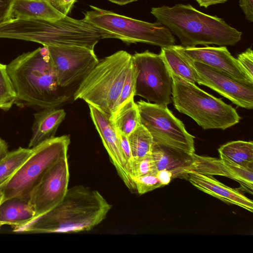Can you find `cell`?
Segmentation results:
<instances>
[{"instance_id":"obj_1","label":"cell","mask_w":253,"mask_h":253,"mask_svg":"<svg viewBox=\"0 0 253 253\" xmlns=\"http://www.w3.org/2000/svg\"><path fill=\"white\" fill-rule=\"evenodd\" d=\"M6 66L16 94L15 104L43 110L74 100L76 90L58 85L46 46L22 53Z\"/></svg>"},{"instance_id":"obj_2","label":"cell","mask_w":253,"mask_h":253,"mask_svg":"<svg viewBox=\"0 0 253 253\" xmlns=\"http://www.w3.org/2000/svg\"><path fill=\"white\" fill-rule=\"evenodd\" d=\"M112 208L96 190L83 185L68 188L62 201L14 232L76 233L100 224Z\"/></svg>"},{"instance_id":"obj_3","label":"cell","mask_w":253,"mask_h":253,"mask_svg":"<svg viewBox=\"0 0 253 253\" xmlns=\"http://www.w3.org/2000/svg\"><path fill=\"white\" fill-rule=\"evenodd\" d=\"M151 13L178 38L184 46L234 45L242 38V33L223 19L204 13L190 4L152 7Z\"/></svg>"},{"instance_id":"obj_4","label":"cell","mask_w":253,"mask_h":253,"mask_svg":"<svg viewBox=\"0 0 253 253\" xmlns=\"http://www.w3.org/2000/svg\"><path fill=\"white\" fill-rule=\"evenodd\" d=\"M103 34L82 20L67 15L55 21L10 19L0 23V38L21 40L43 46H79L93 50Z\"/></svg>"},{"instance_id":"obj_5","label":"cell","mask_w":253,"mask_h":253,"mask_svg":"<svg viewBox=\"0 0 253 253\" xmlns=\"http://www.w3.org/2000/svg\"><path fill=\"white\" fill-rule=\"evenodd\" d=\"M131 62L132 55L124 50L99 60L78 86L74 100L82 99L111 118Z\"/></svg>"},{"instance_id":"obj_6","label":"cell","mask_w":253,"mask_h":253,"mask_svg":"<svg viewBox=\"0 0 253 253\" xmlns=\"http://www.w3.org/2000/svg\"><path fill=\"white\" fill-rule=\"evenodd\" d=\"M170 72L172 100L179 112L191 117L204 129L225 130L239 122L241 117L232 106Z\"/></svg>"},{"instance_id":"obj_7","label":"cell","mask_w":253,"mask_h":253,"mask_svg":"<svg viewBox=\"0 0 253 253\" xmlns=\"http://www.w3.org/2000/svg\"><path fill=\"white\" fill-rule=\"evenodd\" d=\"M84 20L99 29L102 39H118L128 44L142 42L161 47L175 45L170 31L161 23L135 19L90 5Z\"/></svg>"},{"instance_id":"obj_8","label":"cell","mask_w":253,"mask_h":253,"mask_svg":"<svg viewBox=\"0 0 253 253\" xmlns=\"http://www.w3.org/2000/svg\"><path fill=\"white\" fill-rule=\"evenodd\" d=\"M70 143L68 135L54 137L32 148L33 152L15 173L0 186L3 200L14 197L29 200L31 194L48 169L67 156Z\"/></svg>"},{"instance_id":"obj_9","label":"cell","mask_w":253,"mask_h":253,"mask_svg":"<svg viewBox=\"0 0 253 253\" xmlns=\"http://www.w3.org/2000/svg\"><path fill=\"white\" fill-rule=\"evenodd\" d=\"M140 124L151 134L153 143L171 147L189 154L195 152L194 136L167 106L140 100L136 103Z\"/></svg>"},{"instance_id":"obj_10","label":"cell","mask_w":253,"mask_h":253,"mask_svg":"<svg viewBox=\"0 0 253 253\" xmlns=\"http://www.w3.org/2000/svg\"><path fill=\"white\" fill-rule=\"evenodd\" d=\"M136 72L134 96L167 106L171 102L172 79L162 55L149 50L132 55Z\"/></svg>"},{"instance_id":"obj_11","label":"cell","mask_w":253,"mask_h":253,"mask_svg":"<svg viewBox=\"0 0 253 253\" xmlns=\"http://www.w3.org/2000/svg\"><path fill=\"white\" fill-rule=\"evenodd\" d=\"M58 85L76 90L98 63L94 50L79 46L47 45Z\"/></svg>"},{"instance_id":"obj_12","label":"cell","mask_w":253,"mask_h":253,"mask_svg":"<svg viewBox=\"0 0 253 253\" xmlns=\"http://www.w3.org/2000/svg\"><path fill=\"white\" fill-rule=\"evenodd\" d=\"M69 176L67 156L58 160L46 171L30 196L34 219L62 201L68 189Z\"/></svg>"},{"instance_id":"obj_13","label":"cell","mask_w":253,"mask_h":253,"mask_svg":"<svg viewBox=\"0 0 253 253\" xmlns=\"http://www.w3.org/2000/svg\"><path fill=\"white\" fill-rule=\"evenodd\" d=\"M187 61L195 70L198 84L210 87L239 107L253 108V84L242 82L202 63Z\"/></svg>"},{"instance_id":"obj_14","label":"cell","mask_w":253,"mask_h":253,"mask_svg":"<svg viewBox=\"0 0 253 253\" xmlns=\"http://www.w3.org/2000/svg\"><path fill=\"white\" fill-rule=\"evenodd\" d=\"M173 46L187 61L202 63L242 82L253 84V80L249 77L225 46L197 47L174 45Z\"/></svg>"},{"instance_id":"obj_15","label":"cell","mask_w":253,"mask_h":253,"mask_svg":"<svg viewBox=\"0 0 253 253\" xmlns=\"http://www.w3.org/2000/svg\"><path fill=\"white\" fill-rule=\"evenodd\" d=\"M220 158L199 156L193 154L192 161L185 173L195 172L207 175H220L238 182L251 193H253V170L239 165L219 155Z\"/></svg>"},{"instance_id":"obj_16","label":"cell","mask_w":253,"mask_h":253,"mask_svg":"<svg viewBox=\"0 0 253 253\" xmlns=\"http://www.w3.org/2000/svg\"><path fill=\"white\" fill-rule=\"evenodd\" d=\"M90 115L119 176L129 189H135L122 153L118 132L109 117L89 105Z\"/></svg>"},{"instance_id":"obj_17","label":"cell","mask_w":253,"mask_h":253,"mask_svg":"<svg viewBox=\"0 0 253 253\" xmlns=\"http://www.w3.org/2000/svg\"><path fill=\"white\" fill-rule=\"evenodd\" d=\"M190 182L199 190L225 203L239 206L249 211H253V201L237 189L227 186L211 175L195 172L188 173Z\"/></svg>"},{"instance_id":"obj_18","label":"cell","mask_w":253,"mask_h":253,"mask_svg":"<svg viewBox=\"0 0 253 253\" xmlns=\"http://www.w3.org/2000/svg\"><path fill=\"white\" fill-rule=\"evenodd\" d=\"M192 155L171 147L153 144L151 156L157 171L169 170L172 178L188 177L185 170L192 163Z\"/></svg>"},{"instance_id":"obj_19","label":"cell","mask_w":253,"mask_h":253,"mask_svg":"<svg viewBox=\"0 0 253 253\" xmlns=\"http://www.w3.org/2000/svg\"><path fill=\"white\" fill-rule=\"evenodd\" d=\"M32 134L28 147L32 148L55 137L58 127L65 118L63 109L48 108L34 114Z\"/></svg>"},{"instance_id":"obj_20","label":"cell","mask_w":253,"mask_h":253,"mask_svg":"<svg viewBox=\"0 0 253 253\" xmlns=\"http://www.w3.org/2000/svg\"><path fill=\"white\" fill-rule=\"evenodd\" d=\"M64 16L47 0H14L7 20L33 19L55 21Z\"/></svg>"},{"instance_id":"obj_21","label":"cell","mask_w":253,"mask_h":253,"mask_svg":"<svg viewBox=\"0 0 253 253\" xmlns=\"http://www.w3.org/2000/svg\"><path fill=\"white\" fill-rule=\"evenodd\" d=\"M34 216L28 199L14 197L3 201L0 205V227L9 225L14 230L32 221Z\"/></svg>"},{"instance_id":"obj_22","label":"cell","mask_w":253,"mask_h":253,"mask_svg":"<svg viewBox=\"0 0 253 253\" xmlns=\"http://www.w3.org/2000/svg\"><path fill=\"white\" fill-rule=\"evenodd\" d=\"M219 155L239 165L253 170V142L233 141L222 145L218 149Z\"/></svg>"},{"instance_id":"obj_23","label":"cell","mask_w":253,"mask_h":253,"mask_svg":"<svg viewBox=\"0 0 253 253\" xmlns=\"http://www.w3.org/2000/svg\"><path fill=\"white\" fill-rule=\"evenodd\" d=\"M111 119L117 132L128 136L140 124L138 107L134 97L121 105Z\"/></svg>"},{"instance_id":"obj_24","label":"cell","mask_w":253,"mask_h":253,"mask_svg":"<svg viewBox=\"0 0 253 253\" xmlns=\"http://www.w3.org/2000/svg\"><path fill=\"white\" fill-rule=\"evenodd\" d=\"M172 46L161 47L160 54L170 71L193 84L197 83V74L193 67Z\"/></svg>"},{"instance_id":"obj_25","label":"cell","mask_w":253,"mask_h":253,"mask_svg":"<svg viewBox=\"0 0 253 253\" xmlns=\"http://www.w3.org/2000/svg\"><path fill=\"white\" fill-rule=\"evenodd\" d=\"M33 152V148L19 147L0 160V186L7 181L18 170Z\"/></svg>"},{"instance_id":"obj_26","label":"cell","mask_w":253,"mask_h":253,"mask_svg":"<svg viewBox=\"0 0 253 253\" xmlns=\"http://www.w3.org/2000/svg\"><path fill=\"white\" fill-rule=\"evenodd\" d=\"M133 161L141 159L151 154L153 138L149 131L141 124L127 136Z\"/></svg>"},{"instance_id":"obj_27","label":"cell","mask_w":253,"mask_h":253,"mask_svg":"<svg viewBox=\"0 0 253 253\" xmlns=\"http://www.w3.org/2000/svg\"><path fill=\"white\" fill-rule=\"evenodd\" d=\"M16 101V92L8 74L6 65L0 62V109L8 111Z\"/></svg>"},{"instance_id":"obj_28","label":"cell","mask_w":253,"mask_h":253,"mask_svg":"<svg viewBox=\"0 0 253 253\" xmlns=\"http://www.w3.org/2000/svg\"><path fill=\"white\" fill-rule=\"evenodd\" d=\"M157 172L151 154L139 160L133 161L129 169V174L133 182V180L136 178L151 173H157Z\"/></svg>"},{"instance_id":"obj_29","label":"cell","mask_w":253,"mask_h":253,"mask_svg":"<svg viewBox=\"0 0 253 253\" xmlns=\"http://www.w3.org/2000/svg\"><path fill=\"white\" fill-rule=\"evenodd\" d=\"M136 76L135 68L132 62L123 86L118 102L117 109L130 98L134 97Z\"/></svg>"},{"instance_id":"obj_30","label":"cell","mask_w":253,"mask_h":253,"mask_svg":"<svg viewBox=\"0 0 253 253\" xmlns=\"http://www.w3.org/2000/svg\"><path fill=\"white\" fill-rule=\"evenodd\" d=\"M135 189L140 194H143L162 186L158 179L156 173H151L134 179Z\"/></svg>"},{"instance_id":"obj_31","label":"cell","mask_w":253,"mask_h":253,"mask_svg":"<svg viewBox=\"0 0 253 253\" xmlns=\"http://www.w3.org/2000/svg\"><path fill=\"white\" fill-rule=\"evenodd\" d=\"M237 59L249 77L253 80V51L252 48H248L239 54Z\"/></svg>"},{"instance_id":"obj_32","label":"cell","mask_w":253,"mask_h":253,"mask_svg":"<svg viewBox=\"0 0 253 253\" xmlns=\"http://www.w3.org/2000/svg\"><path fill=\"white\" fill-rule=\"evenodd\" d=\"M118 133L119 137L122 153L125 161L129 173V169L133 162V159L127 136L121 133L118 132Z\"/></svg>"},{"instance_id":"obj_33","label":"cell","mask_w":253,"mask_h":253,"mask_svg":"<svg viewBox=\"0 0 253 253\" xmlns=\"http://www.w3.org/2000/svg\"><path fill=\"white\" fill-rule=\"evenodd\" d=\"M58 11L67 15L76 0H47Z\"/></svg>"},{"instance_id":"obj_34","label":"cell","mask_w":253,"mask_h":253,"mask_svg":"<svg viewBox=\"0 0 253 253\" xmlns=\"http://www.w3.org/2000/svg\"><path fill=\"white\" fill-rule=\"evenodd\" d=\"M239 5L242 9L246 19L253 22V0H239Z\"/></svg>"},{"instance_id":"obj_35","label":"cell","mask_w":253,"mask_h":253,"mask_svg":"<svg viewBox=\"0 0 253 253\" xmlns=\"http://www.w3.org/2000/svg\"><path fill=\"white\" fill-rule=\"evenodd\" d=\"M14 0H0V23L8 19Z\"/></svg>"},{"instance_id":"obj_36","label":"cell","mask_w":253,"mask_h":253,"mask_svg":"<svg viewBox=\"0 0 253 253\" xmlns=\"http://www.w3.org/2000/svg\"><path fill=\"white\" fill-rule=\"evenodd\" d=\"M156 176L163 186L169 183L172 178V174L169 170L162 169L156 173Z\"/></svg>"},{"instance_id":"obj_37","label":"cell","mask_w":253,"mask_h":253,"mask_svg":"<svg viewBox=\"0 0 253 253\" xmlns=\"http://www.w3.org/2000/svg\"><path fill=\"white\" fill-rule=\"evenodd\" d=\"M200 6L205 8L209 6L219 3H222L226 2L228 0H196Z\"/></svg>"},{"instance_id":"obj_38","label":"cell","mask_w":253,"mask_h":253,"mask_svg":"<svg viewBox=\"0 0 253 253\" xmlns=\"http://www.w3.org/2000/svg\"><path fill=\"white\" fill-rule=\"evenodd\" d=\"M8 152L7 143L0 137V160H1Z\"/></svg>"},{"instance_id":"obj_39","label":"cell","mask_w":253,"mask_h":253,"mask_svg":"<svg viewBox=\"0 0 253 253\" xmlns=\"http://www.w3.org/2000/svg\"><path fill=\"white\" fill-rule=\"evenodd\" d=\"M111 2L116 3L119 5H125L133 1H137V0H109Z\"/></svg>"},{"instance_id":"obj_40","label":"cell","mask_w":253,"mask_h":253,"mask_svg":"<svg viewBox=\"0 0 253 253\" xmlns=\"http://www.w3.org/2000/svg\"><path fill=\"white\" fill-rule=\"evenodd\" d=\"M3 198H4V196H3V193L1 191H0V205L1 204L2 202L3 201Z\"/></svg>"}]
</instances>
